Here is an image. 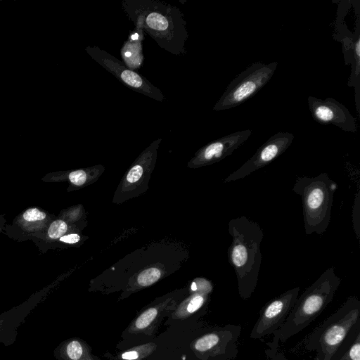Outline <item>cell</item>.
Here are the masks:
<instances>
[{
  "label": "cell",
  "mask_w": 360,
  "mask_h": 360,
  "mask_svg": "<svg viewBox=\"0 0 360 360\" xmlns=\"http://www.w3.org/2000/svg\"><path fill=\"white\" fill-rule=\"evenodd\" d=\"M228 229L232 238L227 252L229 262L236 274L239 295L247 300L257 285L264 233L258 223L245 216L231 219Z\"/></svg>",
  "instance_id": "obj_2"
},
{
  "label": "cell",
  "mask_w": 360,
  "mask_h": 360,
  "mask_svg": "<svg viewBox=\"0 0 360 360\" xmlns=\"http://www.w3.org/2000/svg\"><path fill=\"white\" fill-rule=\"evenodd\" d=\"M136 360H142V359H136Z\"/></svg>",
  "instance_id": "obj_26"
},
{
  "label": "cell",
  "mask_w": 360,
  "mask_h": 360,
  "mask_svg": "<svg viewBox=\"0 0 360 360\" xmlns=\"http://www.w3.org/2000/svg\"><path fill=\"white\" fill-rule=\"evenodd\" d=\"M337 184L326 172L316 176H297L292 191L301 197L306 235H323L330 222Z\"/></svg>",
  "instance_id": "obj_5"
},
{
  "label": "cell",
  "mask_w": 360,
  "mask_h": 360,
  "mask_svg": "<svg viewBox=\"0 0 360 360\" xmlns=\"http://www.w3.org/2000/svg\"><path fill=\"white\" fill-rule=\"evenodd\" d=\"M277 66V62L251 64L229 83L213 110L220 111L233 108L254 96L269 82Z\"/></svg>",
  "instance_id": "obj_6"
},
{
  "label": "cell",
  "mask_w": 360,
  "mask_h": 360,
  "mask_svg": "<svg viewBox=\"0 0 360 360\" xmlns=\"http://www.w3.org/2000/svg\"><path fill=\"white\" fill-rule=\"evenodd\" d=\"M121 8L160 47L175 56L186 54L188 32L180 8L159 0H122Z\"/></svg>",
  "instance_id": "obj_1"
},
{
  "label": "cell",
  "mask_w": 360,
  "mask_h": 360,
  "mask_svg": "<svg viewBox=\"0 0 360 360\" xmlns=\"http://www.w3.org/2000/svg\"><path fill=\"white\" fill-rule=\"evenodd\" d=\"M86 51L91 58L129 89L158 101L165 100L160 89L106 51L96 46H88Z\"/></svg>",
  "instance_id": "obj_8"
},
{
  "label": "cell",
  "mask_w": 360,
  "mask_h": 360,
  "mask_svg": "<svg viewBox=\"0 0 360 360\" xmlns=\"http://www.w3.org/2000/svg\"><path fill=\"white\" fill-rule=\"evenodd\" d=\"M307 103L313 119L321 124H333L342 130L356 132V119L349 110L333 98L324 100L309 96Z\"/></svg>",
  "instance_id": "obj_11"
},
{
  "label": "cell",
  "mask_w": 360,
  "mask_h": 360,
  "mask_svg": "<svg viewBox=\"0 0 360 360\" xmlns=\"http://www.w3.org/2000/svg\"><path fill=\"white\" fill-rule=\"evenodd\" d=\"M80 240V236L76 233H65L59 238L57 240L53 243L49 247V249H53L56 248H58L60 245L68 244V245H73L78 243Z\"/></svg>",
  "instance_id": "obj_22"
},
{
  "label": "cell",
  "mask_w": 360,
  "mask_h": 360,
  "mask_svg": "<svg viewBox=\"0 0 360 360\" xmlns=\"http://www.w3.org/2000/svg\"><path fill=\"white\" fill-rule=\"evenodd\" d=\"M360 300L350 296L309 335L305 349L314 352V360H336L349 335L359 326Z\"/></svg>",
  "instance_id": "obj_4"
},
{
  "label": "cell",
  "mask_w": 360,
  "mask_h": 360,
  "mask_svg": "<svg viewBox=\"0 0 360 360\" xmlns=\"http://www.w3.org/2000/svg\"><path fill=\"white\" fill-rule=\"evenodd\" d=\"M59 360H100L91 353V348L79 338H70L60 344L54 352Z\"/></svg>",
  "instance_id": "obj_16"
},
{
  "label": "cell",
  "mask_w": 360,
  "mask_h": 360,
  "mask_svg": "<svg viewBox=\"0 0 360 360\" xmlns=\"http://www.w3.org/2000/svg\"><path fill=\"white\" fill-rule=\"evenodd\" d=\"M340 282L333 266L324 271L298 296L285 321L273 333L272 340L266 343V351H278L280 342H285L314 321L333 300Z\"/></svg>",
  "instance_id": "obj_3"
},
{
  "label": "cell",
  "mask_w": 360,
  "mask_h": 360,
  "mask_svg": "<svg viewBox=\"0 0 360 360\" xmlns=\"http://www.w3.org/2000/svg\"><path fill=\"white\" fill-rule=\"evenodd\" d=\"M143 169L141 165H135L131 168L127 176V180L129 183L137 181L143 174Z\"/></svg>",
  "instance_id": "obj_24"
},
{
  "label": "cell",
  "mask_w": 360,
  "mask_h": 360,
  "mask_svg": "<svg viewBox=\"0 0 360 360\" xmlns=\"http://www.w3.org/2000/svg\"><path fill=\"white\" fill-rule=\"evenodd\" d=\"M294 137V134L289 132L281 131L274 134L248 160L226 177L224 182L231 183L243 179L268 165L289 148Z\"/></svg>",
  "instance_id": "obj_10"
},
{
  "label": "cell",
  "mask_w": 360,
  "mask_h": 360,
  "mask_svg": "<svg viewBox=\"0 0 360 360\" xmlns=\"http://www.w3.org/2000/svg\"><path fill=\"white\" fill-rule=\"evenodd\" d=\"M212 290H198L181 302L172 314L174 320H184L195 314L205 305Z\"/></svg>",
  "instance_id": "obj_18"
},
{
  "label": "cell",
  "mask_w": 360,
  "mask_h": 360,
  "mask_svg": "<svg viewBox=\"0 0 360 360\" xmlns=\"http://www.w3.org/2000/svg\"><path fill=\"white\" fill-rule=\"evenodd\" d=\"M161 276V271L155 267L143 271L137 277L136 281L140 287H147L155 283Z\"/></svg>",
  "instance_id": "obj_21"
},
{
  "label": "cell",
  "mask_w": 360,
  "mask_h": 360,
  "mask_svg": "<svg viewBox=\"0 0 360 360\" xmlns=\"http://www.w3.org/2000/svg\"><path fill=\"white\" fill-rule=\"evenodd\" d=\"M55 219L47 211L37 207L25 209L17 215L11 224L4 228L5 234L18 241H25L44 231Z\"/></svg>",
  "instance_id": "obj_12"
},
{
  "label": "cell",
  "mask_w": 360,
  "mask_h": 360,
  "mask_svg": "<svg viewBox=\"0 0 360 360\" xmlns=\"http://www.w3.org/2000/svg\"><path fill=\"white\" fill-rule=\"evenodd\" d=\"M336 360H360V331L356 330L353 341L347 349L340 355L338 354Z\"/></svg>",
  "instance_id": "obj_20"
},
{
  "label": "cell",
  "mask_w": 360,
  "mask_h": 360,
  "mask_svg": "<svg viewBox=\"0 0 360 360\" xmlns=\"http://www.w3.org/2000/svg\"><path fill=\"white\" fill-rule=\"evenodd\" d=\"M157 345L154 342H148L134 346L116 355L115 360H136L145 358L155 351Z\"/></svg>",
  "instance_id": "obj_19"
},
{
  "label": "cell",
  "mask_w": 360,
  "mask_h": 360,
  "mask_svg": "<svg viewBox=\"0 0 360 360\" xmlns=\"http://www.w3.org/2000/svg\"><path fill=\"white\" fill-rule=\"evenodd\" d=\"M68 180L75 186H82L86 180V174L82 169L75 170L68 174Z\"/></svg>",
  "instance_id": "obj_23"
},
{
  "label": "cell",
  "mask_w": 360,
  "mask_h": 360,
  "mask_svg": "<svg viewBox=\"0 0 360 360\" xmlns=\"http://www.w3.org/2000/svg\"><path fill=\"white\" fill-rule=\"evenodd\" d=\"M44 294L41 291L21 305L0 314V343L9 345L15 341L18 327Z\"/></svg>",
  "instance_id": "obj_14"
},
{
  "label": "cell",
  "mask_w": 360,
  "mask_h": 360,
  "mask_svg": "<svg viewBox=\"0 0 360 360\" xmlns=\"http://www.w3.org/2000/svg\"><path fill=\"white\" fill-rule=\"evenodd\" d=\"M300 290V287L293 288L268 302L262 308L250 337L261 339L279 329L293 307Z\"/></svg>",
  "instance_id": "obj_9"
},
{
  "label": "cell",
  "mask_w": 360,
  "mask_h": 360,
  "mask_svg": "<svg viewBox=\"0 0 360 360\" xmlns=\"http://www.w3.org/2000/svg\"><path fill=\"white\" fill-rule=\"evenodd\" d=\"M68 231L69 225L66 221L55 218L44 231L32 236L30 240L35 243L41 252L44 253L48 251L49 247L53 243L67 233Z\"/></svg>",
  "instance_id": "obj_17"
},
{
  "label": "cell",
  "mask_w": 360,
  "mask_h": 360,
  "mask_svg": "<svg viewBox=\"0 0 360 360\" xmlns=\"http://www.w3.org/2000/svg\"><path fill=\"white\" fill-rule=\"evenodd\" d=\"M251 134L250 129H245L214 140L201 148L196 153L191 162L195 167H200L219 162L232 154L248 140Z\"/></svg>",
  "instance_id": "obj_13"
},
{
  "label": "cell",
  "mask_w": 360,
  "mask_h": 360,
  "mask_svg": "<svg viewBox=\"0 0 360 360\" xmlns=\"http://www.w3.org/2000/svg\"><path fill=\"white\" fill-rule=\"evenodd\" d=\"M241 332L240 325L215 326L195 338L189 347L198 360H233Z\"/></svg>",
  "instance_id": "obj_7"
},
{
  "label": "cell",
  "mask_w": 360,
  "mask_h": 360,
  "mask_svg": "<svg viewBox=\"0 0 360 360\" xmlns=\"http://www.w3.org/2000/svg\"><path fill=\"white\" fill-rule=\"evenodd\" d=\"M266 360H292L287 358L285 355L281 352H270L265 350Z\"/></svg>",
  "instance_id": "obj_25"
},
{
  "label": "cell",
  "mask_w": 360,
  "mask_h": 360,
  "mask_svg": "<svg viewBox=\"0 0 360 360\" xmlns=\"http://www.w3.org/2000/svg\"><path fill=\"white\" fill-rule=\"evenodd\" d=\"M173 306L169 300H166L143 310L133 319L125 333L129 335H151Z\"/></svg>",
  "instance_id": "obj_15"
}]
</instances>
